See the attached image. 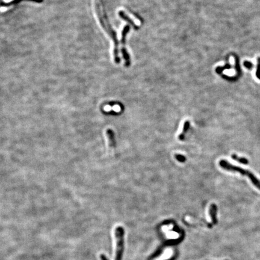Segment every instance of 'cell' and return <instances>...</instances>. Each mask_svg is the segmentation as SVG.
<instances>
[{
    "instance_id": "6da1fadb",
    "label": "cell",
    "mask_w": 260,
    "mask_h": 260,
    "mask_svg": "<svg viewBox=\"0 0 260 260\" xmlns=\"http://www.w3.org/2000/svg\"><path fill=\"white\" fill-rule=\"evenodd\" d=\"M95 8L102 27L106 31V32L114 42V59L116 63L118 64L121 61L119 56V41L117 39L116 32L110 25L104 5L102 0H95Z\"/></svg>"
},
{
    "instance_id": "7a4b0ae2",
    "label": "cell",
    "mask_w": 260,
    "mask_h": 260,
    "mask_svg": "<svg viewBox=\"0 0 260 260\" xmlns=\"http://www.w3.org/2000/svg\"><path fill=\"white\" fill-rule=\"evenodd\" d=\"M219 166H220L223 169L226 170L227 171L232 172H238L243 176H247L250 180L251 181L252 183L257 188L260 190V180L257 178V177L251 171L246 170L245 169L234 166L231 165L228 161L225 160H221L219 161Z\"/></svg>"
},
{
    "instance_id": "3957f363",
    "label": "cell",
    "mask_w": 260,
    "mask_h": 260,
    "mask_svg": "<svg viewBox=\"0 0 260 260\" xmlns=\"http://www.w3.org/2000/svg\"><path fill=\"white\" fill-rule=\"evenodd\" d=\"M115 237L116 238L115 260H121L123 251L124 237V230L122 227L118 226L116 228Z\"/></svg>"
},
{
    "instance_id": "277c9868",
    "label": "cell",
    "mask_w": 260,
    "mask_h": 260,
    "mask_svg": "<svg viewBox=\"0 0 260 260\" xmlns=\"http://www.w3.org/2000/svg\"><path fill=\"white\" fill-rule=\"evenodd\" d=\"M130 26L126 25L122 31V39H121V52L122 53L123 57L125 60V66L127 67L130 66L131 65V58H130V55L127 50L126 48V36L127 35V33L130 31Z\"/></svg>"
},
{
    "instance_id": "5b68a950",
    "label": "cell",
    "mask_w": 260,
    "mask_h": 260,
    "mask_svg": "<svg viewBox=\"0 0 260 260\" xmlns=\"http://www.w3.org/2000/svg\"><path fill=\"white\" fill-rule=\"evenodd\" d=\"M217 207L216 205H215L214 203L211 204L209 207V216L211 217L212 224L213 225H216L217 224Z\"/></svg>"
},
{
    "instance_id": "8992f818",
    "label": "cell",
    "mask_w": 260,
    "mask_h": 260,
    "mask_svg": "<svg viewBox=\"0 0 260 260\" xmlns=\"http://www.w3.org/2000/svg\"><path fill=\"white\" fill-rule=\"evenodd\" d=\"M107 136L108 138V144L110 148H114L116 146V140L115 138V133L113 130L108 129L106 131Z\"/></svg>"
},
{
    "instance_id": "52a82bcc",
    "label": "cell",
    "mask_w": 260,
    "mask_h": 260,
    "mask_svg": "<svg viewBox=\"0 0 260 260\" xmlns=\"http://www.w3.org/2000/svg\"><path fill=\"white\" fill-rule=\"evenodd\" d=\"M119 16L121 18H122L123 20H125V21H126L127 22H128L131 25H132L134 29H136V30H137V29H138V27L136 25V24L133 21V20L129 18V16L127 14H125L123 11L119 12Z\"/></svg>"
},
{
    "instance_id": "ba28073f",
    "label": "cell",
    "mask_w": 260,
    "mask_h": 260,
    "mask_svg": "<svg viewBox=\"0 0 260 260\" xmlns=\"http://www.w3.org/2000/svg\"><path fill=\"white\" fill-rule=\"evenodd\" d=\"M190 122L188 121H186L184 122V123L183 129H182V131L181 133L180 136H179V137H178L179 139L180 140H184V139L185 138L186 134V133L187 132L189 128H190Z\"/></svg>"
},
{
    "instance_id": "9c48e42d",
    "label": "cell",
    "mask_w": 260,
    "mask_h": 260,
    "mask_svg": "<svg viewBox=\"0 0 260 260\" xmlns=\"http://www.w3.org/2000/svg\"><path fill=\"white\" fill-rule=\"evenodd\" d=\"M231 157H232V159H233L234 160H236V161H238V163H241L243 165H247L249 164V160L247 159H246V158H245V157H238V155H236V154H233L231 155Z\"/></svg>"
},
{
    "instance_id": "30bf717a",
    "label": "cell",
    "mask_w": 260,
    "mask_h": 260,
    "mask_svg": "<svg viewBox=\"0 0 260 260\" xmlns=\"http://www.w3.org/2000/svg\"><path fill=\"white\" fill-rule=\"evenodd\" d=\"M175 159H176L178 161H180L181 163H184L186 160V158L184 155H182L180 154H176L175 155Z\"/></svg>"
},
{
    "instance_id": "8fae6325",
    "label": "cell",
    "mask_w": 260,
    "mask_h": 260,
    "mask_svg": "<svg viewBox=\"0 0 260 260\" xmlns=\"http://www.w3.org/2000/svg\"><path fill=\"white\" fill-rule=\"evenodd\" d=\"M19 1H21V0H13L12 1H11V2H10V3H8L7 4V6H11V5H12V4H13L18 3ZM31 1H35L36 3H42V0H31Z\"/></svg>"
},
{
    "instance_id": "7c38bea8",
    "label": "cell",
    "mask_w": 260,
    "mask_h": 260,
    "mask_svg": "<svg viewBox=\"0 0 260 260\" xmlns=\"http://www.w3.org/2000/svg\"><path fill=\"white\" fill-rule=\"evenodd\" d=\"M258 71H257V77L260 79V58L258 59Z\"/></svg>"
},
{
    "instance_id": "4fadbf2b",
    "label": "cell",
    "mask_w": 260,
    "mask_h": 260,
    "mask_svg": "<svg viewBox=\"0 0 260 260\" xmlns=\"http://www.w3.org/2000/svg\"><path fill=\"white\" fill-rule=\"evenodd\" d=\"M100 257L101 260H109L108 259V258L104 254H101L100 255Z\"/></svg>"
},
{
    "instance_id": "5bb4252c",
    "label": "cell",
    "mask_w": 260,
    "mask_h": 260,
    "mask_svg": "<svg viewBox=\"0 0 260 260\" xmlns=\"http://www.w3.org/2000/svg\"><path fill=\"white\" fill-rule=\"evenodd\" d=\"M245 65L246 66L247 68H251V67L252 66V65L251 63L247 62H245Z\"/></svg>"
}]
</instances>
